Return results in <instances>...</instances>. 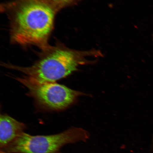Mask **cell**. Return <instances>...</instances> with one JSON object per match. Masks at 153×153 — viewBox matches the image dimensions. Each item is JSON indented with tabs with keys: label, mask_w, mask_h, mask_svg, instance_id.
<instances>
[{
	"label": "cell",
	"mask_w": 153,
	"mask_h": 153,
	"mask_svg": "<svg viewBox=\"0 0 153 153\" xmlns=\"http://www.w3.org/2000/svg\"><path fill=\"white\" fill-rule=\"evenodd\" d=\"M25 124L7 114L0 116V150L5 148L24 133Z\"/></svg>",
	"instance_id": "5b68a950"
},
{
	"label": "cell",
	"mask_w": 153,
	"mask_h": 153,
	"mask_svg": "<svg viewBox=\"0 0 153 153\" xmlns=\"http://www.w3.org/2000/svg\"><path fill=\"white\" fill-rule=\"evenodd\" d=\"M56 10L57 12L67 7L77 4L82 0H43Z\"/></svg>",
	"instance_id": "8992f818"
},
{
	"label": "cell",
	"mask_w": 153,
	"mask_h": 153,
	"mask_svg": "<svg viewBox=\"0 0 153 153\" xmlns=\"http://www.w3.org/2000/svg\"><path fill=\"white\" fill-rule=\"evenodd\" d=\"M152 38H153V34H152Z\"/></svg>",
	"instance_id": "ba28073f"
},
{
	"label": "cell",
	"mask_w": 153,
	"mask_h": 153,
	"mask_svg": "<svg viewBox=\"0 0 153 153\" xmlns=\"http://www.w3.org/2000/svg\"><path fill=\"white\" fill-rule=\"evenodd\" d=\"M1 7L9 20L11 43L41 50L49 45L57 13L51 5L43 0H13Z\"/></svg>",
	"instance_id": "6da1fadb"
},
{
	"label": "cell",
	"mask_w": 153,
	"mask_h": 153,
	"mask_svg": "<svg viewBox=\"0 0 153 153\" xmlns=\"http://www.w3.org/2000/svg\"><path fill=\"white\" fill-rule=\"evenodd\" d=\"M0 153H6L4 152H2V151H0Z\"/></svg>",
	"instance_id": "52a82bcc"
},
{
	"label": "cell",
	"mask_w": 153,
	"mask_h": 153,
	"mask_svg": "<svg viewBox=\"0 0 153 153\" xmlns=\"http://www.w3.org/2000/svg\"><path fill=\"white\" fill-rule=\"evenodd\" d=\"M14 78L26 87L28 95L38 108L44 110H66L75 104L79 97L89 96L56 82H41L25 76Z\"/></svg>",
	"instance_id": "3957f363"
},
{
	"label": "cell",
	"mask_w": 153,
	"mask_h": 153,
	"mask_svg": "<svg viewBox=\"0 0 153 153\" xmlns=\"http://www.w3.org/2000/svg\"><path fill=\"white\" fill-rule=\"evenodd\" d=\"M87 131L81 128H70L62 133L48 135H32L25 132L6 148V153H62L67 144L88 139Z\"/></svg>",
	"instance_id": "277c9868"
},
{
	"label": "cell",
	"mask_w": 153,
	"mask_h": 153,
	"mask_svg": "<svg viewBox=\"0 0 153 153\" xmlns=\"http://www.w3.org/2000/svg\"><path fill=\"white\" fill-rule=\"evenodd\" d=\"M103 56L99 50H75L62 43H57L41 50L39 58L31 66L22 67L5 63L1 65L22 72L38 81L55 82L77 71L80 66L97 62V60H91L88 58Z\"/></svg>",
	"instance_id": "7a4b0ae2"
}]
</instances>
